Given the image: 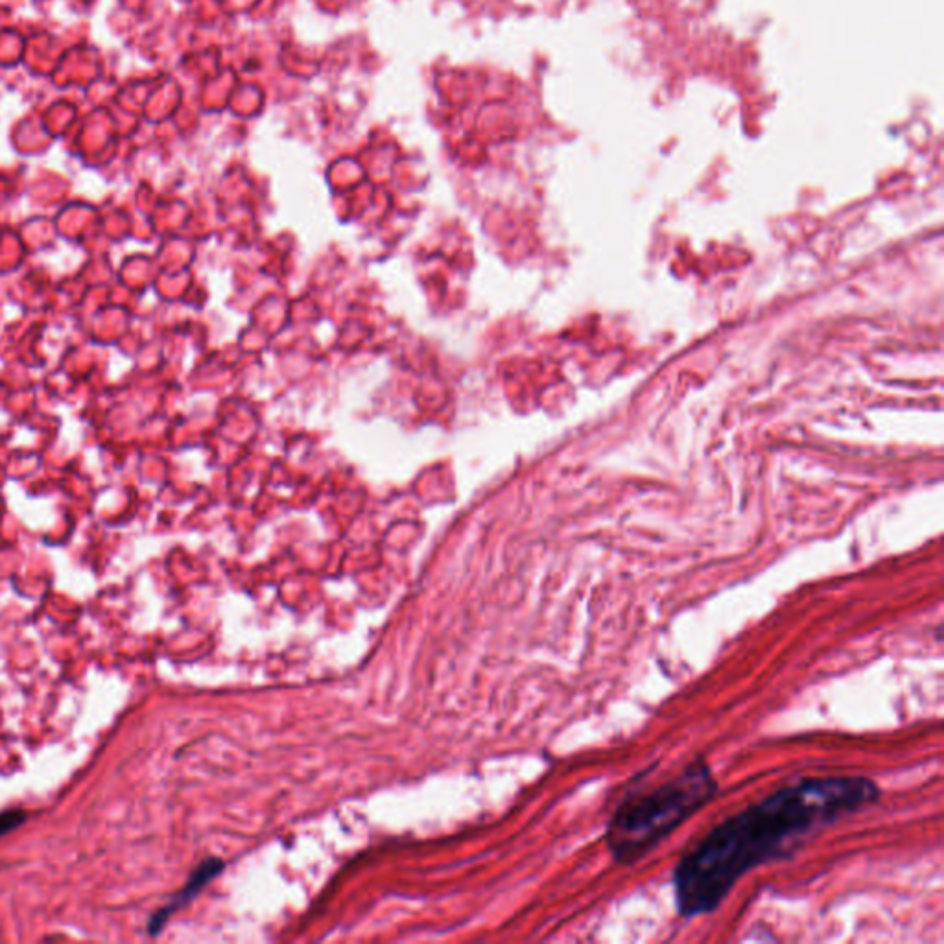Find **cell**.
Instances as JSON below:
<instances>
[{"label":"cell","instance_id":"cell-2","mask_svg":"<svg viewBox=\"0 0 944 944\" xmlns=\"http://www.w3.org/2000/svg\"><path fill=\"white\" fill-rule=\"evenodd\" d=\"M720 782L697 758L661 786L627 795L605 828V845L620 865H637L716 799Z\"/></svg>","mask_w":944,"mask_h":944},{"label":"cell","instance_id":"cell-4","mask_svg":"<svg viewBox=\"0 0 944 944\" xmlns=\"http://www.w3.org/2000/svg\"><path fill=\"white\" fill-rule=\"evenodd\" d=\"M26 819H28V814H26L24 810H8V812H2V814H0V838L13 832L15 828H19Z\"/></svg>","mask_w":944,"mask_h":944},{"label":"cell","instance_id":"cell-3","mask_svg":"<svg viewBox=\"0 0 944 944\" xmlns=\"http://www.w3.org/2000/svg\"><path fill=\"white\" fill-rule=\"evenodd\" d=\"M222 869H224V862H220V860H216V858H211V860H205V862L201 863L200 867L190 876L189 882L177 893L176 897L172 898V900L166 904L165 908L159 909V911L155 913L154 917H152V921L148 924V933H150L152 937L159 935L161 930L165 928L168 919L172 917V913H174L176 909L183 908L185 904H189L190 900L196 897L205 885L209 884L213 878H216L218 874L222 873Z\"/></svg>","mask_w":944,"mask_h":944},{"label":"cell","instance_id":"cell-1","mask_svg":"<svg viewBox=\"0 0 944 944\" xmlns=\"http://www.w3.org/2000/svg\"><path fill=\"white\" fill-rule=\"evenodd\" d=\"M882 788L862 775L797 780L708 830L677 862L675 909L696 919L720 909L745 874L793 858L804 843L847 815L878 803Z\"/></svg>","mask_w":944,"mask_h":944}]
</instances>
